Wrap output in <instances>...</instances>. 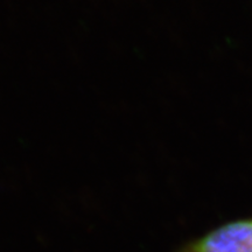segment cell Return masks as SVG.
I'll use <instances>...</instances> for the list:
<instances>
[{"label":"cell","instance_id":"1","mask_svg":"<svg viewBox=\"0 0 252 252\" xmlns=\"http://www.w3.org/2000/svg\"><path fill=\"white\" fill-rule=\"evenodd\" d=\"M175 252H252V217L217 226Z\"/></svg>","mask_w":252,"mask_h":252}]
</instances>
